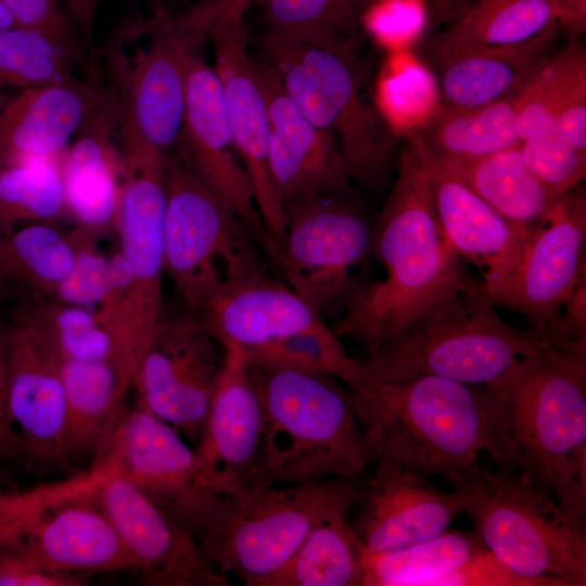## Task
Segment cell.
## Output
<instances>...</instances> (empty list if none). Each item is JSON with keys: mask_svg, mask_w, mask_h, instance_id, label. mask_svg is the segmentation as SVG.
Returning <instances> with one entry per match:
<instances>
[{"mask_svg": "<svg viewBox=\"0 0 586 586\" xmlns=\"http://www.w3.org/2000/svg\"><path fill=\"white\" fill-rule=\"evenodd\" d=\"M404 138L391 192L374 226L373 258L384 276L361 284L333 328L366 355L397 340L438 302L481 288L440 227L424 143L415 132Z\"/></svg>", "mask_w": 586, "mask_h": 586, "instance_id": "obj_1", "label": "cell"}, {"mask_svg": "<svg viewBox=\"0 0 586 586\" xmlns=\"http://www.w3.org/2000/svg\"><path fill=\"white\" fill-rule=\"evenodd\" d=\"M486 387L494 398L495 466L586 520V346L542 345Z\"/></svg>", "mask_w": 586, "mask_h": 586, "instance_id": "obj_2", "label": "cell"}, {"mask_svg": "<svg viewBox=\"0 0 586 586\" xmlns=\"http://www.w3.org/2000/svg\"><path fill=\"white\" fill-rule=\"evenodd\" d=\"M370 462L445 479L495 456L494 398L486 386L435 375L346 384Z\"/></svg>", "mask_w": 586, "mask_h": 586, "instance_id": "obj_3", "label": "cell"}, {"mask_svg": "<svg viewBox=\"0 0 586 586\" xmlns=\"http://www.w3.org/2000/svg\"><path fill=\"white\" fill-rule=\"evenodd\" d=\"M247 367L264 428L242 487L304 485L364 472L370 458L362 429L347 388L334 377Z\"/></svg>", "mask_w": 586, "mask_h": 586, "instance_id": "obj_4", "label": "cell"}, {"mask_svg": "<svg viewBox=\"0 0 586 586\" xmlns=\"http://www.w3.org/2000/svg\"><path fill=\"white\" fill-rule=\"evenodd\" d=\"M485 548L542 586L586 585V520L508 468L479 462L446 477Z\"/></svg>", "mask_w": 586, "mask_h": 586, "instance_id": "obj_5", "label": "cell"}, {"mask_svg": "<svg viewBox=\"0 0 586 586\" xmlns=\"http://www.w3.org/2000/svg\"><path fill=\"white\" fill-rule=\"evenodd\" d=\"M260 54L303 114L337 142L351 179L377 191L392 178L396 135L368 90L357 54H340L266 30Z\"/></svg>", "mask_w": 586, "mask_h": 586, "instance_id": "obj_6", "label": "cell"}, {"mask_svg": "<svg viewBox=\"0 0 586 586\" xmlns=\"http://www.w3.org/2000/svg\"><path fill=\"white\" fill-rule=\"evenodd\" d=\"M543 344L530 330L502 320L475 292L449 296L426 310L394 342L360 359L380 380L435 375L492 386Z\"/></svg>", "mask_w": 586, "mask_h": 586, "instance_id": "obj_7", "label": "cell"}, {"mask_svg": "<svg viewBox=\"0 0 586 586\" xmlns=\"http://www.w3.org/2000/svg\"><path fill=\"white\" fill-rule=\"evenodd\" d=\"M358 477L284 486L239 487L221 495L196 538L213 566L229 581L266 586L330 511L356 502Z\"/></svg>", "mask_w": 586, "mask_h": 586, "instance_id": "obj_8", "label": "cell"}, {"mask_svg": "<svg viewBox=\"0 0 586 586\" xmlns=\"http://www.w3.org/2000/svg\"><path fill=\"white\" fill-rule=\"evenodd\" d=\"M167 156L154 153L123 162L116 220L123 256L112 258L109 285L97 308L116 355L135 366L163 319Z\"/></svg>", "mask_w": 586, "mask_h": 586, "instance_id": "obj_9", "label": "cell"}, {"mask_svg": "<svg viewBox=\"0 0 586 586\" xmlns=\"http://www.w3.org/2000/svg\"><path fill=\"white\" fill-rule=\"evenodd\" d=\"M203 0L177 16L128 22L103 49L106 88L125 100L139 128L163 152H174L183 120L187 74L220 12Z\"/></svg>", "mask_w": 586, "mask_h": 586, "instance_id": "obj_10", "label": "cell"}, {"mask_svg": "<svg viewBox=\"0 0 586 586\" xmlns=\"http://www.w3.org/2000/svg\"><path fill=\"white\" fill-rule=\"evenodd\" d=\"M166 193L165 271L190 310L266 276L251 231L174 152Z\"/></svg>", "mask_w": 586, "mask_h": 586, "instance_id": "obj_11", "label": "cell"}, {"mask_svg": "<svg viewBox=\"0 0 586 586\" xmlns=\"http://www.w3.org/2000/svg\"><path fill=\"white\" fill-rule=\"evenodd\" d=\"M342 190L283 206L285 237L276 264L285 283L322 318L342 311L367 281L355 270H365L373 258L375 224L341 198Z\"/></svg>", "mask_w": 586, "mask_h": 586, "instance_id": "obj_12", "label": "cell"}, {"mask_svg": "<svg viewBox=\"0 0 586 586\" xmlns=\"http://www.w3.org/2000/svg\"><path fill=\"white\" fill-rule=\"evenodd\" d=\"M585 253L586 196L577 187L533 227L505 281L482 295L523 315L543 345L564 347L561 314L586 278Z\"/></svg>", "mask_w": 586, "mask_h": 586, "instance_id": "obj_13", "label": "cell"}, {"mask_svg": "<svg viewBox=\"0 0 586 586\" xmlns=\"http://www.w3.org/2000/svg\"><path fill=\"white\" fill-rule=\"evenodd\" d=\"M104 453L122 475L199 537L221 494L207 484L195 448L173 425L136 403L120 410Z\"/></svg>", "mask_w": 586, "mask_h": 586, "instance_id": "obj_14", "label": "cell"}, {"mask_svg": "<svg viewBox=\"0 0 586 586\" xmlns=\"http://www.w3.org/2000/svg\"><path fill=\"white\" fill-rule=\"evenodd\" d=\"M225 351L195 311L162 319L139 364L137 404L199 445Z\"/></svg>", "mask_w": 586, "mask_h": 586, "instance_id": "obj_15", "label": "cell"}, {"mask_svg": "<svg viewBox=\"0 0 586 586\" xmlns=\"http://www.w3.org/2000/svg\"><path fill=\"white\" fill-rule=\"evenodd\" d=\"M226 118L235 151L251 179L273 263L283 246L285 215L269 165L270 120L257 81L244 20H216L209 38Z\"/></svg>", "mask_w": 586, "mask_h": 586, "instance_id": "obj_16", "label": "cell"}, {"mask_svg": "<svg viewBox=\"0 0 586 586\" xmlns=\"http://www.w3.org/2000/svg\"><path fill=\"white\" fill-rule=\"evenodd\" d=\"M94 497L113 523L132 571L149 586H230L198 540L119 473Z\"/></svg>", "mask_w": 586, "mask_h": 586, "instance_id": "obj_17", "label": "cell"}, {"mask_svg": "<svg viewBox=\"0 0 586 586\" xmlns=\"http://www.w3.org/2000/svg\"><path fill=\"white\" fill-rule=\"evenodd\" d=\"M4 328L8 407L25 453L60 463L71 457L63 353L42 327L16 313Z\"/></svg>", "mask_w": 586, "mask_h": 586, "instance_id": "obj_18", "label": "cell"}, {"mask_svg": "<svg viewBox=\"0 0 586 586\" xmlns=\"http://www.w3.org/2000/svg\"><path fill=\"white\" fill-rule=\"evenodd\" d=\"M234 152L220 82L202 51L188 69L183 120L174 153L232 209L268 255L269 238L255 203L252 182Z\"/></svg>", "mask_w": 586, "mask_h": 586, "instance_id": "obj_19", "label": "cell"}, {"mask_svg": "<svg viewBox=\"0 0 586 586\" xmlns=\"http://www.w3.org/2000/svg\"><path fill=\"white\" fill-rule=\"evenodd\" d=\"M354 532L365 553L400 550L434 538L464 512V496L435 488L429 477L384 461L360 482Z\"/></svg>", "mask_w": 586, "mask_h": 586, "instance_id": "obj_20", "label": "cell"}, {"mask_svg": "<svg viewBox=\"0 0 586 586\" xmlns=\"http://www.w3.org/2000/svg\"><path fill=\"white\" fill-rule=\"evenodd\" d=\"M252 59L267 104L269 165L282 206L345 189L351 178L336 140L303 114L262 54Z\"/></svg>", "mask_w": 586, "mask_h": 586, "instance_id": "obj_21", "label": "cell"}, {"mask_svg": "<svg viewBox=\"0 0 586 586\" xmlns=\"http://www.w3.org/2000/svg\"><path fill=\"white\" fill-rule=\"evenodd\" d=\"M0 92V170L61 152L109 98L101 76Z\"/></svg>", "mask_w": 586, "mask_h": 586, "instance_id": "obj_22", "label": "cell"}, {"mask_svg": "<svg viewBox=\"0 0 586 586\" xmlns=\"http://www.w3.org/2000/svg\"><path fill=\"white\" fill-rule=\"evenodd\" d=\"M264 410L249 367L238 352H225L202 436L195 447L207 484L224 495L243 486L260 445Z\"/></svg>", "mask_w": 586, "mask_h": 586, "instance_id": "obj_23", "label": "cell"}, {"mask_svg": "<svg viewBox=\"0 0 586 586\" xmlns=\"http://www.w3.org/2000/svg\"><path fill=\"white\" fill-rule=\"evenodd\" d=\"M428 153L432 201L440 227L457 256L480 269V293L491 292L517 264L533 228L526 230L509 222L429 150Z\"/></svg>", "mask_w": 586, "mask_h": 586, "instance_id": "obj_24", "label": "cell"}, {"mask_svg": "<svg viewBox=\"0 0 586 586\" xmlns=\"http://www.w3.org/2000/svg\"><path fill=\"white\" fill-rule=\"evenodd\" d=\"M94 492L52 508L24 540L47 566L88 581L95 574L132 571L131 560Z\"/></svg>", "mask_w": 586, "mask_h": 586, "instance_id": "obj_25", "label": "cell"}, {"mask_svg": "<svg viewBox=\"0 0 586 586\" xmlns=\"http://www.w3.org/2000/svg\"><path fill=\"white\" fill-rule=\"evenodd\" d=\"M63 178L66 207L81 228L100 230L116 225L123 160L117 115L111 95L86 117L77 130Z\"/></svg>", "mask_w": 586, "mask_h": 586, "instance_id": "obj_26", "label": "cell"}, {"mask_svg": "<svg viewBox=\"0 0 586 586\" xmlns=\"http://www.w3.org/2000/svg\"><path fill=\"white\" fill-rule=\"evenodd\" d=\"M195 313L225 352L239 353L324 322L286 283L266 276Z\"/></svg>", "mask_w": 586, "mask_h": 586, "instance_id": "obj_27", "label": "cell"}, {"mask_svg": "<svg viewBox=\"0 0 586 586\" xmlns=\"http://www.w3.org/2000/svg\"><path fill=\"white\" fill-rule=\"evenodd\" d=\"M559 33L556 24L528 40L475 50L438 66L435 69L443 104L473 109L513 93L555 52Z\"/></svg>", "mask_w": 586, "mask_h": 586, "instance_id": "obj_28", "label": "cell"}, {"mask_svg": "<svg viewBox=\"0 0 586 586\" xmlns=\"http://www.w3.org/2000/svg\"><path fill=\"white\" fill-rule=\"evenodd\" d=\"M556 24L547 0H476L431 31L422 54L437 68L475 50L528 40Z\"/></svg>", "mask_w": 586, "mask_h": 586, "instance_id": "obj_29", "label": "cell"}, {"mask_svg": "<svg viewBox=\"0 0 586 586\" xmlns=\"http://www.w3.org/2000/svg\"><path fill=\"white\" fill-rule=\"evenodd\" d=\"M520 144L472 160L437 157L430 153L509 222L528 230L563 198L553 193L527 167Z\"/></svg>", "mask_w": 586, "mask_h": 586, "instance_id": "obj_30", "label": "cell"}, {"mask_svg": "<svg viewBox=\"0 0 586 586\" xmlns=\"http://www.w3.org/2000/svg\"><path fill=\"white\" fill-rule=\"evenodd\" d=\"M69 455L104 454L132 381L111 360L64 359Z\"/></svg>", "mask_w": 586, "mask_h": 586, "instance_id": "obj_31", "label": "cell"}, {"mask_svg": "<svg viewBox=\"0 0 586 586\" xmlns=\"http://www.w3.org/2000/svg\"><path fill=\"white\" fill-rule=\"evenodd\" d=\"M75 252L73 241L44 222L17 230L0 226V298L18 304L36 296L51 298L68 275Z\"/></svg>", "mask_w": 586, "mask_h": 586, "instance_id": "obj_32", "label": "cell"}, {"mask_svg": "<svg viewBox=\"0 0 586 586\" xmlns=\"http://www.w3.org/2000/svg\"><path fill=\"white\" fill-rule=\"evenodd\" d=\"M355 504L324 515L266 586H359L364 549L352 525Z\"/></svg>", "mask_w": 586, "mask_h": 586, "instance_id": "obj_33", "label": "cell"}, {"mask_svg": "<svg viewBox=\"0 0 586 586\" xmlns=\"http://www.w3.org/2000/svg\"><path fill=\"white\" fill-rule=\"evenodd\" d=\"M517 91L495 102L473 109L442 104L435 117L417 132L437 157L481 158L521 143Z\"/></svg>", "mask_w": 586, "mask_h": 586, "instance_id": "obj_34", "label": "cell"}, {"mask_svg": "<svg viewBox=\"0 0 586 586\" xmlns=\"http://www.w3.org/2000/svg\"><path fill=\"white\" fill-rule=\"evenodd\" d=\"M486 549L472 531L443 534L396 551L364 552L359 586H430L431 583Z\"/></svg>", "mask_w": 586, "mask_h": 586, "instance_id": "obj_35", "label": "cell"}, {"mask_svg": "<svg viewBox=\"0 0 586 586\" xmlns=\"http://www.w3.org/2000/svg\"><path fill=\"white\" fill-rule=\"evenodd\" d=\"M267 29L340 54L356 53L358 0H257Z\"/></svg>", "mask_w": 586, "mask_h": 586, "instance_id": "obj_36", "label": "cell"}, {"mask_svg": "<svg viewBox=\"0 0 586 586\" xmlns=\"http://www.w3.org/2000/svg\"><path fill=\"white\" fill-rule=\"evenodd\" d=\"M240 354L252 366L331 375L345 385L365 374L360 359L348 355L341 337L326 322Z\"/></svg>", "mask_w": 586, "mask_h": 586, "instance_id": "obj_37", "label": "cell"}, {"mask_svg": "<svg viewBox=\"0 0 586 586\" xmlns=\"http://www.w3.org/2000/svg\"><path fill=\"white\" fill-rule=\"evenodd\" d=\"M78 68L85 73L75 56L43 31L23 26L0 30V92L68 80L77 77Z\"/></svg>", "mask_w": 586, "mask_h": 586, "instance_id": "obj_38", "label": "cell"}, {"mask_svg": "<svg viewBox=\"0 0 586 586\" xmlns=\"http://www.w3.org/2000/svg\"><path fill=\"white\" fill-rule=\"evenodd\" d=\"M118 472L105 454L86 472L16 493H0V549L22 543L55 506L94 492Z\"/></svg>", "mask_w": 586, "mask_h": 586, "instance_id": "obj_39", "label": "cell"}, {"mask_svg": "<svg viewBox=\"0 0 586 586\" xmlns=\"http://www.w3.org/2000/svg\"><path fill=\"white\" fill-rule=\"evenodd\" d=\"M17 313L48 331L65 359L115 364L112 340L95 313L43 296L20 304Z\"/></svg>", "mask_w": 586, "mask_h": 586, "instance_id": "obj_40", "label": "cell"}, {"mask_svg": "<svg viewBox=\"0 0 586 586\" xmlns=\"http://www.w3.org/2000/svg\"><path fill=\"white\" fill-rule=\"evenodd\" d=\"M66 207L63 174L40 160L0 170V226L48 221Z\"/></svg>", "mask_w": 586, "mask_h": 586, "instance_id": "obj_41", "label": "cell"}, {"mask_svg": "<svg viewBox=\"0 0 586 586\" xmlns=\"http://www.w3.org/2000/svg\"><path fill=\"white\" fill-rule=\"evenodd\" d=\"M562 81L560 50L545 59L517 90L515 111L521 142L553 131Z\"/></svg>", "mask_w": 586, "mask_h": 586, "instance_id": "obj_42", "label": "cell"}, {"mask_svg": "<svg viewBox=\"0 0 586 586\" xmlns=\"http://www.w3.org/2000/svg\"><path fill=\"white\" fill-rule=\"evenodd\" d=\"M560 53L562 81L552 133L586 152V47L581 37H571Z\"/></svg>", "mask_w": 586, "mask_h": 586, "instance_id": "obj_43", "label": "cell"}, {"mask_svg": "<svg viewBox=\"0 0 586 586\" xmlns=\"http://www.w3.org/2000/svg\"><path fill=\"white\" fill-rule=\"evenodd\" d=\"M527 167L553 193L564 198L579 187L586 174V152L579 151L556 135L521 142Z\"/></svg>", "mask_w": 586, "mask_h": 586, "instance_id": "obj_44", "label": "cell"}, {"mask_svg": "<svg viewBox=\"0 0 586 586\" xmlns=\"http://www.w3.org/2000/svg\"><path fill=\"white\" fill-rule=\"evenodd\" d=\"M18 26L38 29L60 41L88 76L99 74L95 60L84 48L59 8L58 0H0Z\"/></svg>", "mask_w": 586, "mask_h": 586, "instance_id": "obj_45", "label": "cell"}, {"mask_svg": "<svg viewBox=\"0 0 586 586\" xmlns=\"http://www.w3.org/2000/svg\"><path fill=\"white\" fill-rule=\"evenodd\" d=\"M74 244L73 266L51 298L95 313L109 284V258L88 244Z\"/></svg>", "mask_w": 586, "mask_h": 586, "instance_id": "obj_46", "label": "cell"}, {"mask_svg": "<svg viewBox=\"0 0 586 586\" xmlns=\"http://www.w3.org/2000/svg\"><path fill=\"white\" fill-rule=\"evenodd\" d=\"M25 540V539H24ZM0 549V586H81L88 579L47 566L26 546Z\"/></svg>", "mask_w": 586, "mask_h": 586, "instance_id": "obj_47", "label": "cell"}, {"mask_svg": "<svg viewBox=\"0 0 586 586\" xmlns=\"http://www.w3.org/2000/svg\"><path fill=\"white\" fill-rule=\"evenodd\" d=\"M430 586H542L521 576L484 549L451 572L434 579Z\"/></svg>", "mask_w": 586, "mask_h": 586, "instance_id": "obj_48", "label": "cell"}, {"mask_svg": "<svg viewBox=\"0 0 586 586\" xmlns=\"http://www.w3.org/2000/svg\"><path fill=\"white\" fill-rule=\"evenodd\" d=\"M25 454L22 438L8 407L7 348L3 328H0V456L18 457Z\"/></svg>", "mask_w": 586, "mask_h": 586, "instance_id": "obj_49", "label": "cell"}, {"mask_svg": "<svg viewBox=\"0 0 586 586\" xmlns=\"http://www.w3.org/2000/svg\"><path fill=\"white\" fill-rule=\"evenodd\" d=\"M561 331L565 346H586V278L563 306Z\"/></svg>", "mask_w": 586, "mask_h": 586, "instance_id": "obj_50", "label": "cell"}, {"mask_svg": "<svg viewBox=\"0 0 586 586\" xmlns=\"http://www.w3.org/2000/svg\"><path fill=\"white\" fill-rule=\"evenodd\" d=\"M556 22L569 36L581 37L586 31V0H547Z\"/></svg>", "mask_w": 586, "mask_h": 586, "instance_id": "obj_51", "label": "cell"}, {"mask_svg": "<svg viewBox=\"0 0 586 586\" xmlns=\"http://www.w3.org/2000/svg\"><path fill=\"white\" fill-rule=\"evenodd\" d=\"M100 0H74L69 9L84 36V44L90 55L95 59L93 27Z\"/></svg>", "mask_w": 586, "mask_h": 586, "instance_id": "obj_52", "label": "cell"}, {"mask_svg": "<svg viewBox=\"0 0 586 586\" xmlns=\"http://www.w3.org/2000/svg\"><path fill=\"white\" fill-rule=\"evenodd\" d=\"M476 0H423L430 33L451 20Z\"/></svg>", "mask_w": 586, "mask_h": 586, "instance_id": "obj_53", "label": "cell"}, {"mask_svg": "<svg viewBox=\"0 0 586 586\" xmlns=\"http://www.w3.org/2000/svg\"><path fill=\"white\" fill-rule=\"evenodd\" d=\"M257 0H220V12L218 18L244 20L246 11Z\"/></svg>", "mask_w": 586, "mask_h": 586, "instance_id": "obj_54", "label": "cell"}, {"mask_svg": "<svg viewBox=\"0 0 586 586\" xmlns=\"http://www.w3.org/2000/svg\"><path fill=\"white\" fill-rule=\"evenodd\" d=\"M14 26H18L9 13V11L0 3V30L8 29Z\"/></svg>", "mask_w": 586, "mask_h": 586, "instance_id": "obj_55", "label": "cell"}, {"mask_svg": "<svg viewBox=\"0 0 586 586\" xmlns=\"http://www.w3.org/2000/svg\"><path fill=\"white\" fill-rule=\"evenodd\" d=\"M378 1H380V0H358V5H359V9H360V13L362 14L368 8H370L371 5L377 3Z\"/></svg>", "mask_w": 586, "mask_h": 586, "instance_id": "obj_56", "label": "cell"}, {"mask_svg": "<svg viewBox=\"0 0 586 586\" xmlns=\"http://www.w3.org/2000/svg\"><path fill=\"white\" fill-rule=\"evenodd\" d=\"M59 1H60V0H58V2H59ZM62 1H64V2L66 3V5H67V8H68V10H69V9L72 8V4H73V1H74V0H62Z\"/></svg>", "mask_w": 586, "mask_h": 586, "instance_id": "obj_57", "label": "cell"}, {"mask_svg": "<svg viewBox=\"0 0 586 586\" xmlns=\"http://www.w3.org/2000/svg\"><path fill=\"white\" fill-rule=\"evenodd\" d=\"M126 1H142V0H126Z\"/></svg>", "mask_w": 586, "mask_h": 586, "instance_id": "obj_58", "label": "cell"}]
</instances>
